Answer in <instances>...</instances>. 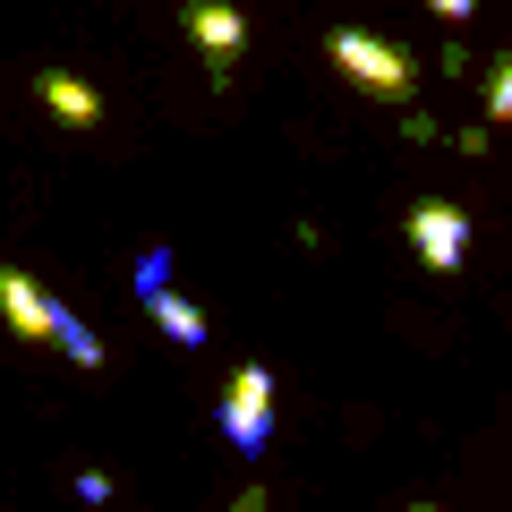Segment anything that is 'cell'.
Listing matches in <instances>:
<instances>
[{"label": "cell", "instance_id": "1", "mask_svg": "<svg viewBox=\"0 0 512 512\" xmlns=\"http://www.w3.org/2000/svg\"><path fill=\"white\" fill-rule=\"evenodd\" d=\"M325 52H333V69H342L359 94H376V103H410V86H419V60H410L402 43L367 35V26H333Z\"/></svg>", "mask_w": 512, "mask_h": 512}, {"label": "cell", "instance_id": "2", "mask_svg": "<svg viewBox=\"0 0 512 512\" xmlns=\"http://www.w3.org/2000/svg\"><path fill=\"white\" fill-rule=\"evenodd\" d=\"M214 427L239 461H265V444H274V367H256V359L231 367V384L214 402Z\"/></svg>", "mask_w": 512, "mask_h": 512}, {"label": "cell", "instance_id": "3", "mask_svg": "<svg viewBox=\"0 0 512 512\" xmlns=\"http://www.w3.org/2000/svg\"><path fill=\"white\" fill-rule=\"evenodd\" d=\"M180 18H188V35H197V52H205V86H231V69H239V52H248V18H239V0H180Z\"/></svg>", "mask_w": 512, "mask_h": 512}, {"label": "cell", "instance_id": "4", "mask_svg": "<svg viewBox=\"0 0 512 512\" xmlns=\"http://www.w3.org/2000/svg\"><path fill=\"white\" fill-rule=\"evenodd\" d=\"M410 248H419L427 274H461V256H470V214L444 197H419L410 205Z\"/></svg>", "mask_w": 512, "mask_h": 512}, {"label": "cell", "instance_id": "5", "mask_svg": "<svg viewBox=\"0 0 512 512\" xmlns=\"http://www.w3.org/2000/svg\"><path fill=\"white\" fill-rule=\"evenodd\" d=\"M43 316H52V291L18 265H0V325L18 333V342H43Z\"/></svg>", "mask_w": 512, "mask_h": 512}, {"label": "cell", "instance_id": "6", "mask_svg": "<svg viewBox=\"0 0 512 512\" xmlns=\"http://www.w3.org/2000/svg\"><path fill=\"white\" fill-rule=\"evenodd\" d=\"M35 94H43V111H52L60 128H94V120H103V94H94L86 77H69V69H43Z\"/></svg>", "mask_w": 512, "mask_h": 512}, {"label": "cell", "instance_id": "7", "mask_svg": "<svg viewBox=\"0 0 512 512\" xmlns=\"http://www.w3.org/2000/svg\"><path fill=\"white\" fill-rule=\"evenodd\" d=\"M43 342H52L60 359H69V367H86V376L103 367V333H94V325H86L77 308H60V299H52V316H43Z\"/></svg>", "mask_w": 512, "mask_h": 512}, {"label": "cell", "instance_id": "8", "mask_svg": "<svg viewBox=\"0 0 512 512\" xmlns=\"http://www.w3.org/2000/svg\"><path fill=\"white\" fill-rule=\"evenodd\" d=\"M146 316H154V333H163V342H180V350H205V316L188 308V299L171 291V282H163V291L146 299Z\"/></svg>", "mask_w": 512, "mask_h": 512}, {"label": "cell", "instance_id": "9", "mask_svg": "<svg viewBox=\"0 0 512 512\" xmlns=\"http://www.w3.org/2000/svg\"><path fill=\"white\" fill-rule=\"evenodd\" d=\"M512 120V52H495L487 60V128H504Z\"/></svg>", "mask_w": 512, "mask_h": 512}, {"label": "cell", "instance_id": "10", "mask_svg": "<svg viewBox=\"0 0 512 512\" xmlns=\"http://www.w3.org/2000/svg\"><path fill=\"white\" fill-rule=\"evenodd\" d=\"M163 282H171V248H146L137 256V299H154Z\"/></svg>", "mask_w": 512, "mask_h": 512}, {"label": "cell", "instance_id": "11", "mask_svg": "<svg viewBox=\"0 0 512 512\" xmlns=\"http://www.w3.org/2000/svg\"><path fill=\"white\" fill-rule=\"evenodd\" d=\"M69 495H77V504H111L120 487H111V470H77V478H69Z\"/></svg>", "mask_w": 512, "mask_h": 512}, {"label": "cell", "instance_id": "12", "mask_svg": "<svg viewBox=\"0 0 512 512\" xmlns=\"http://www.w3.org/2000/svg\"><path fill=\"white\" fill-rule=\"evenodd\" d=\"M427 9H436V18H453V26H470V18H478V0H427Z\"/></svg>", "mask_w": 512, "mask_h": 512}, {"label": "cell", "instance_id": "13", "mask_svg": "<svg viewBox=\"0 0 512 512\" xmlns=\"http://www.w3.org/2000/svg\"><path fill=\"white\" fill-rule=\"evenodd\" d=\"M231 512H265V487H239V495H231Z\"/></svg>", "mask_w": 512, "mask_h": 512}, {"label": "cell", "instance_id": "14", "mask_svg": "<svg viewBox=\"0 0 512 512\" xmlns=\"http://www.w3.org/2000/svg\"><path fill=\"white\" fill-rule=\"evenodd\" d=\"M402 512H436V504H402Z\"/></svg>", "mask_w": 512, "mask_h": 512}]
</instances>
